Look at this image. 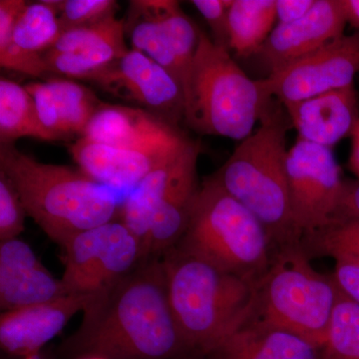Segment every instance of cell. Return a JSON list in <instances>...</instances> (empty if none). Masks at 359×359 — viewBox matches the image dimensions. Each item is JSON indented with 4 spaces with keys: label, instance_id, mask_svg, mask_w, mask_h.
Masks as SVG:
<instances>
[{
    "label": "cell",
    "instance_id": "obj_1",
    "mask_svg": "<svg viewBox=\"0 0 359 359\" xmlns=\"http://www.w3.org/2000/svg\"><path fill=\"white\" fill-rule=\"evenodd\" d=\"M59 351L70 359H186L168 299L162 257L142 261L109 294L84 311Z\"/></svg>",
    "mask_w": 359,
    "mask_h": 359
},
{
    "label": "cell",
    "instance_id": "obj_2",
    "mask_svg": "<svg viewBox=\"0 0 359 359\" xmlns=\"http://www.w3.org/2000/svg\"><path fill=\"white\" fill-rule=\"evenodd\" d=\"M0 168L26 214L62 249L78 233L112 222L117 212L115 190L81 170L39 162L9 144L1 145Z\"/></svg>",
    "mask_w": 359,
    "mask_h": 359
},
{
    "label": "cell",
    "instance_id": "obj_3",
    "mask_svg": "<svg viewBox=\"0 0 359 359\" xmlns=\"http://www.w3.org/2000/svg\"><path fill=\"white\" fill-rule=\"evenodd\" d=\"M162 259L180 334L193 356L209 358L252 316L255 283L175 249Z\"/></svg>",
    "mask_w": 359,
    "mask_h": 359
},
{
    "label": "cell",
    "instance_id": "obj_4",
    "mask_svg": "<svg viewBox=\"0 0 359 359\" xmlns=\"http://www.w3.org/2000/svg\"><path fill=\"white\" fill-rule=\"evenodd\" d=\"M287 134L283 113L269 111L261 126L241 141L224 166L212 175L261 222L273 249L302 238L290 216Z\"/></svg>",
    "mask_w": 359,
    "mask_h": 359
},
{
    "label": "cell",
    "instance_id": "obj_5",
    "mask_svg": "<svg viewBox=\"0 0 359 359\" xmlns=\"http://www.w3.org/2000/svg\"><path fill=\"white\" fill-rule=\"evenodd\" d=\"M184 119L205 135L243 141L269 111L271 98L250 79L226 47L201 32L185 88Z\"/></svg>",
    "mask_w": 359,
    "mask_h": 359
},
{
    "label": "cell",
    "instance_id": "obj_6",
    "mask_svg": "<svg viewBox=\"0 0 359 359\" xmlns=\"http://www.w3.org/2000/svg\"><path fill=\"white\" fill-rule=\"evenodd\" d=\"M173 249L254 283L275 250L261 222L212 176L200 186L185 233Z\"/></svg>",
    "mask_w": 359,
    "mask_h": 359
},
{
    "label": "cell",
    "instance_id": "obj_7",
    "mask_svg": "<svg viewBox=\"0 0 359 359\" xmlns=\"http://www.w3.org/2000/svg\"><path fill=\"white\" fill-rule=\"evenodd\" d=\"M309 259L301 241L276 248L269 269L255 283L254 308L248 320L323 346L340 292L332 275L318 273Z\"/></svg>",
    "mask_w": 359,
    "mask_h": 359
},
{
    "label": "cell",
    "instance_id": "obj_8",
    "mask_svg": "<svg viewBox=\"0 0 359 359\" xmlns=\"http://www.w3.org/2000/svg\"><path fill=\"white\" fill-rule=\"evenodd\" d=\"M65 250L62 280L68 294L106 297L142 261L141 244L123 222H109L78 233Z\"/></svg>",
    "mask_w": 359,
    "mask_h": 359
},
{
    "label": "cell",
    "instance_id": "obj_9",
    "mask_svg": "<svg viewBox=\"0 0 359 359\" xmlns=\"http://www.w3.org/2000/svg\"><path fill=\"white\" fill-rule=\"evenodd\" d=\"M290 216L297 233H309L334 219L344 180L332 149L297 138L287 159Z\"/></svg>",
    "mask_w": 359,
    "mask_h": 359
},
{
    "label": "cell",
    "instance_id": "obj_10",
    "mask_svg": "<svg viewBox=\"0 0 359 359\" xmlns=\"http://www.w3.org/2000/svg\"><path fill=\"white\" fill-rule=\"evenodd\" d=\"M359 72V32L344 35L320 50L259 80L283 105L353 85Z\"/></svg>",
    "mask_w": 359,
    "mask_h": 359
},
{
    "label": "cell",
    "instance_id": "obj_11",
    "mask_svg": "<svg viewBox=\"0 0 359 359\" xmlns=\"http://www.w3.org/2000/svg\"><path fill=\"white\" fill-rule=\"evenodd\" d=\"M107 93L147 108L175 124L184 118L183 89L169 71L146 54H126L89 78Z\"/></svg>",
    "mask_w": 359,
    "mask_h": 359
},
{
    "label": "cell",
    "instance_id": "obj_12",
    "mask_svg": "<svg viewBox=\"0 0 359 359\" xmlns=\"http://www.w3.org/2000/svg\"><path fill=\"white\" fill-rule=\"evenodd\" d=\"M189 138L155 145L133 147L113 146L81 137L70 147L80 170L103 185L113 189H131L156 167L179 152Z\"/></svg>",
    "mask_w": 359,
    "mask_h": 359
},
{
    "label": "cell",
    "instance_id": "obj_13",
    "mask_svg": "<svg viewBox=\"0 0 359 359\" xmlns=\"http://www.w3.org/2000/svg\"><path fill=\"white\" fill-rule=\"evenodd\" d=\"M346 25L340 0H316L301 20L278 23L257 54L271 74L344 36Z\"/></svg>",
    "mask_w": 359,
    "mask_h": 359
},
{
    "label": "cell",
    "instance_id": "obj_14",
    "mask_svg": "<svg viewBox=\"0 0 359 359\" xmlns=\"http://www.w3.org/2000/svg\"><path fill=\"white\" fill-rule=\"evenodd\" d=\"M200 151L199 142L193 140L184 149L178 166L153 214L142 261L162 257L176 247L185 233L200 188L197 180Z\"/></svg>",
    "mask_w": 359,
    "mask_h": 359
},
{
    "label": "cell",
    "instance_id": "obj_15",
    "mask_svg": "<svg viewBox=\"0 0 359 359\" xmlns=\"http://www.w3.org/2000/svg\"><path fill=\"white\" fill-rule=\"evenodd\" d=\"M93 304L87 295L68 294L54 301L4 311L0 318V344L6 353L26 356L37 353L79 311Z\"/></svg>",
    "mask_w": 359,
    "mask_h": 359
},
{
    "label": "cell",
    "instance_id": "obj_16",
    "mask_svg": "<svg viewBox=\"0 0 359 359\" xmlns=\"http://www.w3.org/2000/svg\"><path fill=\"white\" fill-rule=\"evenodd\" d=\"M68 295L57 280L40 263L32 248L20 238L0 245V308L13 311Z\"/></svg>",
    "mask_w": 359,
    "mask_h": 359
},
{
    "label": "cell",
    "instance_id": "obj_17",
    "mask_svg": "<svg viewBox=\"0 0 359 359\" xmlns=\"http://www.w3.org/2000/svg\"><path fill=\"white\" fill-rule=\"evenodd\" d=\"M299 139L332 149L353 136L359 123V97L353 85L283 105Z\"/></svg>",
    "mask_w": 359,
    "mask_h": 359
},
{
    "label": "cell",
    "instance_id": "obj_18",
    "mask_svg": "<svg viewBox=\"0 0 359 359\" xmlns=\"http://www.w3.org/2000/svg\"><path fill=\"white\" fill-rule=\"evenodd\" d=\"M25 88L34 101L40 121L59 140L70 135L83 136L103 104L87 87L60 78L33 82Z\"/></svg>",
    "mask_w": 359,
    "mask_h": 359
},
{
    "label": "cell",
    "instance_id": "obj_19",
    "mask_svg": "<svg viewBox=\"0 0 359 359\" xmlns=\"http://www.w3.org/2000/svg\"><path fill=\"white\" fill-rule=\"evenodd\" d=\"M82 137L108 145L143 147L178 140L185 135L154 113L103 103Z\"/></svg>",
    "mask_w": 359,
    "mask_h": 359
},
{
    "label": "cell",
    "instance_id": "obj_20",
    "mask_svg": "<svg viewBox=\"0 0 359 359\" xmlns=\"http://www.w3.org/2000/svg\"><path fill=\"white\" fill-rule=\"evenodd\" d=\"M209 359H330L325 346L301 335L247 320Z\"/></svg>",
    "mask_w": 359,
    "mask_h": 359
},
{
    "label": "cell",
    "instance_id": "obj_21",
    "mask_svg": "<svg viewBox=\"0 0 359 359\" xmlns=\"http://www.w3.org/2000/svg\"><path fill=\"white\" fill-rule=\"evenodd\" d=\"M124 23L125 34L129 37L132 48L146 54L169 71L183 89L184 74L164 25L156 11L154 0L130 2L128 15Z\"/></svg>",
    "mask_w": 359,
    "mask_h": 359
},
{
    "label": "cell",
    "instance_id": "obj_22",
    "mask_svg": "<svg viewBox=\"0 0 359 359\" xmlns=\"http://www.w3.org/2000/svg\"><path fill=\"white\" fill-rule=\"evenodd\" d=\"M189 141L179 152L164 161L142 180L131 191L123 205L122 222L138 238L142 252L148 240L156 207L164 195Z\"/></svg>",
    "mask_w": 359,
    "mask_h": 359
},
{
    "label": "cell",
    "instance_id": "obj_23",
    "mask_svg": "<svg viewBox=\"0 0 359 359\" xmlns=\"http://www.w3.org/2000/svg\"><path fill=\"white\" fill-rule=\"evenodd\" d=\"M276 20V0H231L229 48L241 57L257 54Z\"/></svg>",
    "mask_w": 359,
    "mask_h": 359
},
{
    "label": "cell",
    "instance_id": "obj_24",
    "mask_svg": "<svg viewBox=\"0 0 359 359\" xmlns=\"http://www.w3.org/2000/svg\"><path fill=\"white\" fill-rule=\"evenodd\" d=\"M22 137L41 141L59 140L48 131L37 114L34 101L25 86L13 80H0V138L2 144H9Z\"/></svg>",
    "mask_w": 359,
    "mask_h": 359
},
{
    "label": "cell",
    "instance_id": "obj_25",
    "mask_svg": "<svg viewBox=\"0 0 359 359\" xmlns=\"http://www.w3.org/2000/svg\"><path fill=\"white\" fill-rule=\"evenodd\" d=\"M61 2L44 0L27 4L14 28L11 43L27 53L44 55L50 50L63 32L58 18Z\"/></svg>",
    "mask_w": 359,
    "mask_h": 359
},
{
    "label": "cell",
    "instance_id": "obj_26",
    "mask_svg": "<svg viewBox=\"0 0 359 359\" xmlns=\"http://www.w3.org/2000/svg\"><path fill=\"white\" fill-rule=\"evenodd\" d=\"M129 51L125 35L86 47L82 50L60 53L48 50L44 53L50 73L89 80Z\"/></svg>",
    "mask_w": 359,
    "mask_h": 359
},
{
    "label": "cell",
    "instance_id": "obj_27",
    "mask_svg": "<svg viewBox=\"0 0 359 359\" xmlns=\"http://www.w3.org/2000/svg\"><path fill=\"white\" fill-rule=\"evenodd\" d=\"M302 249L309 259L330 257L359 263V218L337 217L318 230L302 236Z\"/></svg>",
    "mask_w": 359,
    "mask_h": 359
},
{
    "label": "cell",
    "instance_id": "obj_28",
    "mask_svg": "<svg viewBox=\"0 0 359 359\" xmlns=\"http://www.w3.org/2000/svg\"><path fill=\"white\" fill-rule=\"evenodd\" d=\"M154 6L183 72L185 79L184 92L191 66L199 45L201 30L198 29L193 21L184 13L178 1L154 0Z\"/></svg>",
    "mask_w": 359,
    "mask_h": 359
},
{
    "label": "cell",
    "instance_id": "obj_29",
    "mask_svg": "<svg viewBox=\"0 0 359 359\" xmlns=\"http://www.w3.org/2000/svg\"><path fill=\"white\" fill-rule=\"evenodd\" d=\"M323 346L330 359H359V306L341 292Z\"/></svg>",
    "mask_w": 359,
    "mask_h": 359
},
{
    "label": "cell",
    "instance_id": "obj_30",
    "mask_svg": "<svg viewBox=\"0 0 359 359\" xmlns=\"http://www.w3.org/2000/svg\"><path fill=\"white\" fill-rule=\"evenodd\" d=\"M121 35H126L124 20L112 15L93 25L65 30L50 50L60 53L76 52Z\"/></svg>",
    "mask_w": 359,
    "mask_h": 359
},
{
    "label": "cell",
    "instance_id": "obj_31",
    "mask_svg": "<svg viewBox=\"0 0 359 359\" xmlns=\"http://www.w3.org/2000/svg\"><path fill=\"white\" fill-rule=\"evenodd\" d=\"M114 0H65L58 8L63 32L71 28L93 25L115 15Z\"/></svg>",
    "mask_w": 359,
    "mask_h": 359
},
{
    "label": "cell",
    "instance_id": "obj_32",
    "mask_svg": "<svg viewBox=\"0 0 359 359\" xmlns=\"http://www.w3.org/2000/svg\"><path fill=\"white\" fill-rule=\"evenodd\" d=\"M25 205L6 174L0 172V241L18 238L25 231Z\"/></svg>",
    "mask_w": 359,
    "mask_h": 359
},
{
    "label": "cell",
    "instance_id": "obj_33",
    "mask_svg": "<svg viewBox=\"0 0 359 359\" xmlns=\"http://www.w3.org/2000/svg\"><path fill=\"white\" fill-rule=\"evenodd\" d=\"M0 65L6 69L16 71L32 77H41L49 74L48 66L44 55L27 53L13 44L0 49Z\"/></svg>",
    "mask_w": 359,
    "mask_h": 359
},
{
    "label": "cell",
    "instance_id": "obj_34",
    "mask_svg": "<svg viewBox=\"0 0 359 359\" xmlns=\"http://www.w3.org/2000/svg\"><path fill=\"white\" fill-rule=\"evenodd\" d=\"M191 4L211 27L215 42L229 49L228 18L231 0H193Z\"/></svg>",
    "mask_w": 359,
    "mask_h": 359
},
{
    "label": "cell",
    "instance_id": "obj_35",
    "mask_svg": "<svg viewBox=\"0 0 359 359\" xmlns=\"http://www.w3.org/2000/svg\"><path fill=\"white\" fill-rule=\"evenodd\" d=\"M337 289L359 306V263L351 259H337L332 273Z\"/></svg>",
    "mask_w": 359,
    "mask_h": 359
},
{
    "label": "cell",
    "instance_id": "obj_36",
    "mask_svg": "<svg viewBox=\"0 0 359 359\" xmlns=\"http://www.w3.org/2000/svg\"><path fill=\"white\" fill-rule=\"evenodd\" d=\"M26 6L27 2L23 0L0 1V49L11 43L14 28Z\"/></svg>",
    "mask_w": 359,
    "mask_h": 359
},
{
    "label": "cell",
    "instance_id": "obj_37",
    "mask_svg": "<svg viewBox=\"0 0 359 359\" xmlns=\"http://www.w3.org/2000/svg\"><path fill=\"white\" fill-rule=\"evenodd\" d=\"M316 0H276V20L282 25L301 20L311 11Z\"/></svg>",
    "mask_w": 359,
    "mask_h": 359
},
{
    "label": "cell",
    "instance_id": "obj_38",
    "mask_svg": "<svg viewBox=\"0 0 359 359\" xmlns=\"http://www.w3.org/2000/svg\"><path fill=\"white\" fill-rule=\"evenodd\" d=\"M359 218V180H344L339 208L334 218Z\"/></svg>",
    "mask_w": 359,
    "mask_h": 359
},
{
    "label": "cell",
    "instance_id": "obj_39",
    "mask_svg": "<svg viewBox=\"0 0 359 359\" xmlns=\"http://www.w3.org/2000/svg\"><path fill=\"white\" fill-rule=\"evenodd\" d=\"M346 22L359 32V0H340Z\"/></svg>",
    "mask_w": 359,
    "mask_h": 359
},
{
    "label": "cell",
    "instance_id": "obj_40",
    "mask_svg": "<svg viewBox=\"0 0 359 359\" xmlns=\"http://www.w3.org/2000/svg\"><path fill=\"white\" fill-rule=\"evenodd\" d=\"M23 359H41L40 358L39 353L30 354V355L26 356V358Z\"/></svg>",
    "mask_w": 359,
    "mask_h": 359
},
{
    "label": "cell",
    "instance_id": "obj_41",
    "mask_svg": "<svg viewBox=\"0 0 359 359\" xmlns=\"http://www.w3.org/2000/svg\"><path fill=\"white\" fill-rule=\"evenodd\" d=\"M83 359H103V358H87Z\"/></svg>",
    "mask_w": 359,
    "mask_h": 359
},
{
    "label": "cell",
    "instance_id": "obj_42",
    "mask_svg": "<svg viewBox=\"0 0 359 359\" xmlns=\"http://www.w3.org/2000/svg\"><path fill=\"white\" fill-rule=\"evenodd\" d=\"M186 359H205V358H186Z\"/></svg>",
    "mask_w": 359,
    "mask_h": 359
},
{
    "label": "cell",
    "instance_id": "obj_43",
    "mask_svg": "<svg viewBox=\"0 0 359 359\" xmlns=\"http://www.w3.org/2000/svg\"><path fill=\"white\" fill-rule=\"evenodd\" d=\"M356 128H358V129H359V123H358V127H356Z\"/></svg>",
    "mask_w": 359,
    "mask_h": 359
}]
</instances>
